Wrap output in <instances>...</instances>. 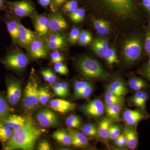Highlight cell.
Returning <instances> with one entry per match:
<instances>
[{"mask_svg":"<svg viewBox=\"0 0 150 150\" xmlns=\"http://www.w3.org/2000/svg\"><path fill=\"white\" fill-rule=\"evenodd\" d=\"M122 104H108L105 105V111L108 118L112 122L120 121V113Z\"/></svg>","mask_w":150,"mask_h":150,"instance_id":"23","label":"cell"},{"mask_svg":"<svg viewBox=\"0 0 150 150\" xmlns=\"http://www.w3.org/2000/svg\"><path fill=\"white\" fill-rule=\"evenodd\" d=\"M37 37L34 32L28 29L18 21V42L23 46H28Z\"/></svg>","mask_w":150,"mask_h":150,"instance_id":"19","label":"cell"},{"mask_svg":"<svg viewBox=\"0 0 150 150\" xmlns=\"http://www.w3.org/2000/svg\"><path fill=\"white\" fill-rule=\"evenodd\" d=\"M107 91L111 92L118 96H123L129 93V90L126 86L125 81L120 77L115 78L106 88Z\"/></svg>","mask_w":150,"mask_h":150,"instance_id":"15","label":"cell"},{"mask_svg":"<svg viewBox=\"0 0 150 150\" xmlns=\"http://www.w3.org/2000/svg\"><path fill=\"white\" fill-rule=\"evenodd\" d=\"M139 72L144 78L150 82V58L142 66L139 71Z\"/></svg>","mask_w":150,"mask_h":150,"instance_id":"42","label":"cell"},{"mask_svg":"<svg viewBox=\"0 0 150 150\" xmlns=\"http://www.w3.org/2000/svg\"><path fill=\"white\" fill-rule=\"evenodd\" d=\"M80 30L77 28H73L71 30L69 37V41L72 44H75L78 41L80 34Z\"/></svg>","mask_w":150,"mask_h":150,"instance_id":"47","label":"cell"},{"mask_svg":"<svg viewBox=\"0 0 150 150\" xmlns=\"http://www.w3.org/2000/svg\"><path fill=\"white\" fill-rule=\"evenodd\" d=\"M41 74L43 76L44 80L51 84L55 83L56 80V76L54 73L49 69L44 70L41 71Z\"/></svg>","mask_w":150,"mask_h":150,"instance_id":"40","label":"cell"},{"mask_svg":"<svg viewBox=\"0 0 150 150\" xmlns=\"http://www.w3.org/2000/svg\"><path fill=\"white\" fill-rule=\"evenodd\" d=\"M54 70L56 72L62 75H67L69 74V70L67 66L62 62L55 63L54 67Z\"/></svg>","mask_w":150,"mask_h":150,"instance_id":"46","label":"cell"},{"mask_svg":"<svg viewBox=\"0 0 150 150\" xmlns=\"http://www.w3.org/2000/svg\"><path fill=\"white\" fill-rule=\"evenodd\" d=\"M144 50L150 58V21H148L144 40Z\"/></svg>","mask_w":150,"mask_h":150,"instance_id":"37","label":"cell"},{"mask_svg":"<svg viewBox=\"0 0 150 150\" xmlns=\"http://www.w3.org/2000/svg\"><path fill=\"white\" fill-rule=\"evenodd\" d=\"M38 122L43 128L54 127L59 125L58 116L53 111L48 109H42L38 111L36 115Z\"/></svg>","mask_w":150,"mask_h":150,"instance_id":"9","label":"cell"},{"mask_svg":"<svg viewBox=\"0 0 150 150\" xmlns=\"http://www.w3.org/2000/svg\"><path fill=\"white\" fill-rule=\"evenodd\" d=\"M8 8L19 17L30 16L35 13L33 4L29 0H22L14 2L6 1Z\"/></svg>","mask_w":150,"mask_h":150,"instance_id":"7","label":"cell"},{"mask_svg":"<svg viewBox=\"0 0 150 150\" xmlns=\"http://www.w3.org/2000/svg\"><path fill=\"white\" fill-rule=\"evenodd\" d=\"M3 63L11 69L20 71L27 66L28 59L24 53L21 51H13L6 56Z\"/></svg>","mask_w":150,"mask_h":150,"instance_id":"5","label":"cell"},{"mask_svg":"<svg viewBox=\"0 0 150 150\" xmlns=\"http://www.w3.org/2000/svg\"><path fill=\"white\" fill-rule=\"evenodd\" d=\"M13 130L4 123L0 125V141L2 143H7L11 139L13 134Z\"/></svg>","mask_w":150,"mask_h":150,"instance_id":"29","label":"cell"},{"mask_svg":"<svg viewBox=\"0 0 150 150\" xmlns=\"http://www.w3.org/2000/svg\"><path fill=\"white\" fill-rule=\"evenodd\" d=\"M45 131L35 126L29 118L24 126L14 131L11 139L6 143L4 149L33 150L38 139Z\"/></svg>","mask_w":150,"mask_h":150,"instance_id":"2","label":"cell"},{"mask_svg":"<svg viewBox=\"0 0 150 150\" xmlns=\"http://www.w3.org/2000/svg\"><path fill=\"white\" fill-rule=\"evenodd\" d=\"M128 85L130 88L135 91L150 88V84L146 81L136 76H133L129 78Z\"/></svg>","mask_w":150,"mask_h":150,"instance_id":"24","label":"cell"},{"mask_svg":"<svg viewBox=\"0 0 150 150\" xmlns=\"http://www.w3.org/2000/svg\"><path fill=\"white\" fill-rule=\"evenodd\" d=\"M50 21V30L57 32L67 29L68 25L65 18L57 13H52L49 15Z\"/></svg>","mask_w":150,"mask_h":150,"instance_id":"16","label":"cell"},{"mask_svg":"<svg viewBox=\"0 0 150 150\" xmlns=\"http://www.w3.org/2000/svg\"><path fill=\"white\" fill-rule=\"evenodd\" d=\"M52 88L54 91V93L56 96L65 97L64 94L62 91L60 86V83L55 82L52 86Z\"/></svg>","mask_w":150,"mask_h":150,"instance_id":"51","label":"cell"},{"mask_svg":"<svg viewBox=\"0 0 150 150\" xmlns=\"http://www.w3.org/2000/svg\"><path fill=\"white\" fill-rule=\"evenodd\" d=\"M94 27L100 35H108L110 32L111 26L109 22L102 19H96L93 21Z\"/></svg>","mask_w":150,"mask_h":150,"instance_id":"27","label":"cell"},{"mask_svg":"<svg viewBox=\"0 0 150 150\" xmlns=\"http://www.w3.org/2000/svg\"><path fill=\"white\" fill-rule=\"evenodd\" d=\"M93 90V86L91 83L86 86L79 94L76 97V98H88L90 96Z\"/></svg>","mask_w":150,"mask_h":150,"instance_id":"43","label":"cell"},{"mask_svg":"<svg viewBox=\"0 0 150 150\" xmlns=\"http://www.w3.org/2000/svg\"><path fill=\"white\" fill-rule=\"evenodd\" d=\"M127 146V142L126 137L122 134L121 135V143H120L119 148H126Z\"/></svg>","mask_w":150,"mask_h":150,"instance_id":"55","label":"cell"},{"mask_svg":"<svg viewBox=\"0 0 150 150\" xmlns=\"http://www.w3.org/2000/svg\"><path fill=\"white\" fill-rule=\"evenodd\" d=\"M28 46L30 54L34 59H44L48 55L46 43L41 38L36 37Z\"/></svg>","mask_w":150,"mask_h":150,"instance_id":"11","label":"cell"},{"mask_svg":"<svg viewBox=\"0 0 150 150\" xmlns=\"http://www.w3.org/2000/svg\"><path fill=\"white\" fill-rule=\"evenodd\" d=\"M1 121H0V125H1Z\"/></svg>","mask_w":150,"mask_h":150,"instance_id":"60","label":"cell"},{"mask_svg":"<svg viewBox=\"0 0 150 150\" xmlns=\"http://www.w3.org/2000/svg\"><path fill=\"white\" fill-rule=\"evenodd\" d=\"M81 109L88 116L92 118H98L104 113L105 105L100 100L95 99L84 105Z\"/></svg>","mask_w":150,"mask_h":150,"instance_id":"10","label":"cell"},{"mask_svg":"<svg viewBox=\"0 0 150 150\" xmlns=\"http://www.w3.org/2000/svg\"><path fill=\"white\" fill-rule=\"evenodd\" d=\"M90 83L85 81H77L75 82L74 86V96L76 98L83 89Z\"/></svg>","mask_w":150,"mask_h":150,"instance_id":"41","label":"cell"},{"mask_svg":"<svg viewBox=\"0 0 150 150\" xmlns=\"http://www.w3.org/2000/svg\"><path fill=\"white\" fill-rule=\"evenodd\" d=\"M94 11L119 19L139 21L142 9L140 0H82Z\"/></svg>","mask_w":150,"mask_h":150,"instance_id":"1","label":"cell"},{"mask_svg":"<svg viewBox=\"0 0 150 150\" xmlns=\"http://www.w3.org/2000/svg\"><path fill=\"white\" fill-rule=\"evenodd\" d=\"M123 134L127 140L128 147L131 150L135 149L139 143V136L136 128L127 125L123 129Z\"/></svg>","mask_w":150,"mask_h":150,"instance_id":"17","label":"cell"},{"mask_svg":"<svg viewBox=\"0 0 150 150\" xmlns=\"http://www.w3.org/2000/svg\"><path fill=\"white\" fill-rule=\"evenodd\" d=\"M144 49V40L142 36L135 35L129 38L124 43L122 56L128 64H133L142 59Z\"/></svg>","mask_w":150,"mask_h":150,"instance_id":"4","label":"cell"},{"mask_svg":"<svg viewBox=\"0 0 150 150\" xmlns=\"http://www.w3.org/2000/svg\"><path fill=\"white\" fill-rule=\"evenodd\" d=\"M147 112H144L139 109L131 110L125 108L122 114V118L124 122L128 126L136 128L140 121L149 117Z\"/></svg>","mask_w":150,"mask_h":150,"instance_id":"8","label":"cell"},{"mask_svg":"<svg viewBox=\"0 0 150 150\" xmlns=\"http://www.w3.org/2000/svg\"><path fill=\"white\" fill-rule=\"evenodd\" d=\"M92 40L91 33L88 30H83L80 32L78 42L81 46L88 45Z\"/></svg>","mask_w":150,"mask_h":150,"instance_id":"35","label":"cell"},{"mask_svg":"<svg viewBox=\"0 0 150 150\" xmlns=\"http://www.w3.org/2000/svg\"><path fill=\"white\" fill-rule=\"evenodd\" d=\"M103 58L107 64L110 67H111L114 64H118L119 63V60L116 51L113 47L108 48Z\"/></svg>","mask_w":150,"mask_h":150,"instance_id":"30","label":"cell"},{"mask_svg":"<svg viewBox=\"0 0 150 150\" xmlns=\"http://www.w3.org/2000/svg\"><path fill=\"white\" fill-rule=\"evenodd\" d=\"M81 132L87 138L94 139L98 137V126L93 123L85 124L81 128Z\"/></svg>","mask_w":150,"mask_h":150,"instance_id":"28","label":"cell"},{"mask_svg":"<svg viewBox=\"0 0 150 150\" xmlns=\"http://www.w3.org/2000/svg\"><path fill=\"white\" fill-rule=\"evenodd\" d=\"M20 83L16 81L9 80L7 83V99L12 105L17 104L21 96Z\"/></svg>","mask_w":150,"mask_h":150,"instance_id":"12","label":"cell"},{"mask_svg":"<svg viewBox=\"0 0 150 150\" xmlns=\"http://www.w3.org/2000/svg\"><path fill=\"white\" fill-rule=\"evenodd\" d=\"M149 98V94L147 92L145 91L140 90L136 91L133 96L129 99V101L132 100H140L144 105L146 106V103Z\"/></svg>","mask_w":150,"mask_h":150,"instance_id":"36","label":"cell"},{"mask_svg":"<svg viewBox=\"0 0 150 150\" xmlns=\"http://www.w3.org/2000/svg\"><path fill=\"white\" fill-rule=\"evenodd\" d=\"M72 139V145L76 147L86 148L90 146L88 139L82 132L70 129L68 130Z\"/></svg>","mask_w":150,"mask_h":150,"instance_id":"20","label":"cell"},{"mask_svg":"<svg viewBox=\"0 0 150 150\" xmlns=\"http://www.w3.org/2000/svg\"><path fill=\"white\" fill-rule=\"evenodd\" d=\"M61 150H69V149H61Z\"/></svg>","mask_w":150,"mask_h":150,"instance_id":"59","label":"cell"},{"mask_svg":"<svg viewBox=\"0 0 150 150\" xmlns=\"http://www.w3.org/2000/svg\"><path fill=\"white\" fill-rule=\"evenodd\" d=\"M10 111V109L5 100L0 96V116H5Z\"/></svg>","mask_w":150,"mask_h":150,"instance_id":"45","label":"cell"},{"mask_svg":"<svg viewBox=\"0 0 150 150\" xmlns=\"http://www.w3.org/2000/svg\"><path fill=\"white\" fill-rule=\"evenodd\" d=\"M140 5L150 21V0H140Z\"/></svg>","mask_w":150,"mask_h":150,"instance_id":"48","label":"cell"},{"mask_svg":"<svg viewBox=\"0 0 150 150\" xmlns=\"http://www.w3.org/2000/svg\"><path fill=\"white\" fill-rule=\"evenodd\" d=\"M8 31L14 43L18 42V21L16 20L8 19L5 21Z\"/></svg>","mask_w":150,"mask_h":150,"instance_id":"26","label":"cell"},{"mask_svg":"<svg viewBox=\"0 0 150 150\" xmlns=\"http://www.w3.org/2000/svg\"><path fill=\"white\" fill-rule=\"evenodd\" d=\"M52 137L60 144L64 146L72 145V139L68 131L58 130L52 134Z\"/></svg>","mask_w":150,"mask_h":150,"instance_id":"25","label":"cell"},{"mask_svg":"<svg viewBox=\"0 0 150 150\" xmlns=\"http://www.w3.org/2000/svg\"><path fill=\"white\" fill-rule=\"evenodd\" d=\"M67 44V42H54L47 41L46 42V47L48 50H56L64 48Z\"/></svg>","mask_w":150,"mask_h":150,"instance_id":"44","label":"cell"},{"mask_svg":"<svg viewBox=\"0 0 150 150\" xmlns=\"http://www.w3.org/2000/svg\"><path fill=\"white\" fill-rule=\"evenodd\" d=\"M81 119L78 115H70L66 120V125L70 129H79L81 127Z\"/></svg>","mask_w":150,"mask_h":150,"instance_id":"34","label":"cell"},{"mask_svg":"<svg viewBox=\"0 0 150 150\" xmlns=\"http://www.w3.org/2000/svg\"><path fill=\"white\" fill-rule=\"evenodd\" d=\"M38 1L40 5L44 7H47L51 4L52 0H38Z\"/></svg>","mask_w":150,"mask_h":150,"instance_id":"56","label":"cell"},{"mask_svg":"<svg viewBox=\"0 0 150 150\" xmlns=\"http://www.w3.org/2000/svg\"><path fill=\"white\" fill-rule=\"evenodd\" d=\"M78 69L84 77L89 80H106L109 75L99 62L90 57L85 56L78 60Z\"/></svg>","mask_w":150,"mask_h":150,"instance_id":"3","label":"cell"},{"mask_svg":"<svg viewBox=\"0 0 150 150\" xmlns=\"http://www.w3.org/2000/svg\"><path fill=\"white\" fill-rule=\"evenodd\" d=\"M68 0H52L51 8L54 10H56Z\"/></svg>","mask_w":150,"mask_h":150,"instance_id":"52","label":"cell"},{"mask_svg":"<svg viewBox=\"0 0 150 150\" xmlns=\"http://www.w3.org/2000/svg\"><path fill=\"white\" fill-rule=\"evenodd\" d=\"M51 96V94L47 87L39 88L38 90V100L39 103L44 105L48 102Z\"/></svg>","mask_w":150,"mask_h":150,"instance_id":"33","label":"cell"},{"mask_svg":"<svg viewBox=\"0 0 150 150\" xmlns=\"http://www.w3.org/2000/svg\"><path fill=\"white\" fill-rule=\"evenodd\" d=\"M47 41L54 42H66L65 36L61 33L54 32L48 38Z\"/></svg>","mask_w":150,"mask_h":150,"instance_id":"49","label":"cell"},{"mask_svg":"<svg viewBox=\"0 0 150 150\" xmlns=\"http://www.w3.org/2000/svg\"><path fill=\"white\" fill-rule=\"evenodd\" d=\"M121 129L120 126L116 123H111L109 129L108 139L114 140L119 137L121 134Z\"/></svg>","mask_w":150,"mask_h":150,"instance_id":"39","label":"cell"},{"mask_svg":"<svg viewBox=\"0 0 150 150\" xmlns=\"http://www.w3.org/2000/svg\"><path fill=\"white\" fill-rule=\"evenodd\" d=\"M6 2L5 0H0V11L5 8Z\"/></svg>","mask_w":150,"mask_h":150,"instance_id":"58","label":"cell"},{"mask_svg":"<svg viewBox=\"0 0 150 150\" xmlns=\"http://www.w3.org/2000/svg\"><path fill=\"white\" fill-rule=\"evenodd\" d=\"M112 121L107 117H104L101 119L98 126V137L104 141L108 139L109 129Z\"/></svg>","mask_w":150,"mask_h":150,"instance_id":"22","label":"cell"},{"mask_svg":"<svg viewBox=\"0 0 150 150\" xmlns=\"http://www.w3.org/2000/svg\"><path fill=\"white\" fill-rule=\"evenodd\" d=\"M29 118L16 114L7 115L4 116V122L14 131L24 126Z\"/></svg>","mask_w":150,"mask_h":150,"instance_id":"18","label":"cell"},{"mask_svg":"<svg viewBox=\"0 0 150 150\" xmlns=\"http://www.w3.org/2000/svg\"><path fill=\"white\" fill-rule=\"evenodd\" d=\"M62 11L65 13H71L78 8L77 0H68L62 5Z\"/></svg>","mask_w":150,"mask_h":150,"instance_id":"38","label":"cell"},{"mask_svg":"<svg viewBox=\"0 0 150 150\" xmlns=\"http://www.w3.org/2000/svg\"><path fill=\"white\" fill-rule=\"evenodd\" d=\"M34 25L39 37H44L50 30V21L49 18L45 16L38 15L34 17Z\"/></svg>","mask_w":150,"mask_h":150,"instance_id":"13","label":"cell"},{"mask_svg":"<svg viewBox=\"0 0 150 150\" xmlns=\"http://www.w3.org/2000/svg\"><path fill=\"white\" fill-rule=\"evenodd\" d=\"M121 135H120L119 137H117V138L114 140V144L116 146L119 147L120 146V143H121Z\"/></svg>","mask_w":150,"mask_h":150,"instance_id":"57","label":"cell"},{"mask_svg":"<svg viewBox=\"0 0 150 150\" xmlns=\"http://www.w3.org/2000/svg\"><path fill=\"white\" fill-rule=\"evenodd\" d=\"M39 88L34 83H28L24 91L23 103L25 109L31 110L37 107L39 104L38 90Z\"/></svg>","mask_w":150,"mask_h":150,"instance_id":"6","label":"cell"},{"mask_svg":"<svg viewBox=\"0 0 150 150\" xmlns=\"http://www.w3.org/2000/svg\"><path fill=\"white\" fill-rule=\"evenodd\" d=\"M38 149L39 150H52L51 146L48 142L46 140H43L39 143L38 146Z\"/></svg>","mask_w":150,"mask_h":150,"instance_id":"53","label":"cell"},{"mask_svg":"<svg viewBox=\"0 0 150 150\" xmlns=\"http://www.w3.org/2000/svg\"><path fill=\"white\" fill-rule=\"evenodd\" d=\"M85 15V10L82 8H78L70 13L69 18L75 23L81 22L83 20Z\"/></svg>","mask_w":150,"mask_h":150,"instance_id":"32","label":"cell"},{"mask_svg":"<svg viewBox=\"0 0 150 150\" xmlns=\"http://www.w3.org/2000/svg\"><path fill=\"white\" fill-rule=\"evenodd\" d=\"M61 88L64 93L65 97L69 95V85L68 83L65 81H62L60 83Z\"/></svg>","mask_w":150,"mask_h":150,"instance_id":"54","label":"cell"},{"mask_svg":"<svg viewBox=\"0 0 150 150\" xmlns=\"http://www.w3.org/2000/svg\"><path fill=\"white\" fill-rule=\"evenodd\" d=\"M105 104H123L124 98L123 96H118L107 91L105 94Z\"/></svg>","mask_w":150,"mask_h":150,"instance_id":"31","label":"cell"},{"mask_svg":"<svg viewBox=\"0 0 150 150\" xmlns=\"http://www.w3.org/2000/svg\"><path fill=\"white\" fill-rule=\"evenodd\" d=\"M51 62L54 64L57 62H63L65 60L64 57L57 50H55L51 53Z\"/></svg>","mask_w":150,"mask_h":150,"instance_id":"50","label":"cell"},{"mask_svg":"<svg viewBox=\"0 0 150 150\" xmlns=\"http://www.w3.org/2000/svg\"><path fill=\"white\" fill-rule=\"evenodd\" d=\"M108 48V40L102 38H96L91 45L93 52L100 58H103Z\"/></svg>","mask_w":150,"mask_h":150,"instance_id":"21","label":"cell"},{"mask_svg":"<svg viewBox=\"0 0 150 150\" xmlns=\"http://www.w3.org/2000/svg\"><path fill=\"white\" fill-rule=\"evenodd\" d=\"M76 104L71 101L61 99H52L49 102V107L59 113H67L74 110Z\"/></svg>","mask_w":150,"mask_h":150,"instance_id":"14","label":"cell"}]
</instances>
